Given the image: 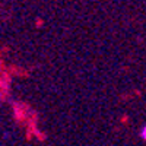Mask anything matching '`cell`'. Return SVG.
<instances>
[{"label":"cell","instance_id":"obj_1","mask_svg":"<svg viewBox=\"0 0 146 146\" xmlns=\"http://www.w3.org/2000/svg\"><path fill=\"white\" fill-rule=\"evenodd\" d=\"M139 135H140V137H142V139L146 142V124L142 127V130H140V133H139Z\"/></svg>","mask_w":146,"mask_h":146}]
</instances>
